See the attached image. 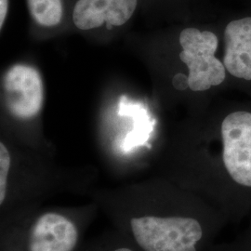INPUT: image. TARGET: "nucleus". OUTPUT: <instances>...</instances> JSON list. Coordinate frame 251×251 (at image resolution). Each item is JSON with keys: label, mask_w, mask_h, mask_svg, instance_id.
<instances>
[{"label": "nucleus", "mask_w": 251, "mask_h": 251, "mask_svg": "<svg viewBox=\"0 0 251 251\" xmlns=\"http://www.w3.org/2000/svg\"><path fill=\"white\" fill-rule=\"evenodd\" d=\"M130 228L144 251H197L203 236L199 222L189 217H136L130 220Z\"/></svg>", "instance_id": "1"}, {"label": "nucleus", "mask_w": 251, "mask_h": 251, "mask_svg": "<svg viewBox=\"0 0 251 251\" xmlns=\"http://www.w3.org/2000/svg\"><path fill=\"white\" fill-rule=\"evenodd\" d=\"M218 37L209 31L186 28L179 36L180 60L189 69L188 86L194 91H205L222 84L226 76L225 64L215 57Z\"/></svg>", "instance_id": "2"}, {"label": "nucleus", "mask_w": 251, "mask_h": 251, "mask_svg": "<svg viewBox=\"0 0 251 251\" xmlns=\"http://www.w3.org/2000/svg\"><path fill=\"white\" fill-rule=\"evenodd\" d=\"M225 169L238 184L251 187V114L234 112L222 124Z\"/></svg>", "instance_id": "3"}, {"label": "nucleus", "mask_w": 251, "mask_h": 251, "mask_svg": "<svg viewBox=\"0 0 251 251\" xmlns=\"http://www.w3.org/2000/svg\"><path fill=\"white\" fill-rule=\"evenodd\" d=\"M6 107L13 117L29 119L36 117L43 104V84L36 68L16 64L3 79Z\"/></svg>", "instance_id": "4"}, {"label": "nucleus", "mask_w": 251, "mask_h": 251, "mask_svg": "<svg viewBox=\"0 0 251 251\" xmlns=\"http://www.w3.org/2000/svg\"><path fill=\"white\" fill-rule=\"evenodd\" d=\"M138 0H78L73 11L75 25L91 30L104 23L109 26H121L132 17Z\"/></svg>", "instance_id": "5"}, {"label": "nucleus", "mask_w": 251, "mask_h": 251, "mask_svg": "<svg viewBox=\"0 0 251 251\" xmlns=\"http://www.w3.org/2000/svg\"><path fill=\"white\" fill-rule=\"evenodd\" d=\"M77 240V229L73 222L59 213L48 212L32 226L29 251H73Z\"/></svg>", "instance_id": "6"}, {"label": "nucleus", "mask_w": 251, "mask_h": 251, "mask_svg": "<svg viewBox=\"0 0 251 251\" xmlns=\"http://www.w3.org/2000/svg\"><path fill=\"white\" fill-rule=\"evenodd\" d=\"M225 39L226 70L237 78L251 80V17L228 24Z\"/></svg>", "instance_id": "7"}, {"label": "nucleus", "mask_w": 251, "mask_h": 251, "mask_svg": "<svg viewBox=\"0 0 251 251\" xmlns=\"http://www.w3.org/2000/svg\"><path fill=\"white\" fill-rule=\"evenodd\" d=\"M31 16L42 26L59 25L63 19V0H27Z\"/></svg>", "instance_id": "8"}, {"label": "nucleus", "mask_w": 251, "mask_h": 251, "mask_svg": "<svg viewBox=\"0 0 251 251\" xmlns=\"http://www.w3.org/2000/svg\"><path fill=\"white\" fill-rule=\"evenodd\" d=\"M10 155L9 150L3 143L0 144V205H3L7 197L8 177L10 169Z\"/></svg>", "instance_id": "9"}, {"label": "nucleus", "mask_w": 251, "mask_h": 251, "mask_svg": "<svg viewBox=\"0 0 251 251\" xmlns=\"http://www.w3.org/2000/svg\"><path fill=\"white\" fill-rule=\"evenodd\" d=\"M9 11V0H0V28L2 29Z\"/></svg>", "instance_id": "10"}, {"label": "nucleus", "mask_w": 251, "mask_h": 251, "mask_svg": "<svg viewBox=\"0 0 251 251\" xmlns=\"http://www.w3.org/2000/svg\"><path fill=\"white\" fill-rule=\"evenodd\" d=\"M131 251L130 249H127V248H120V249H117L116 251Z\"/></svg>", "instance_id": "11"}]
</instances>
